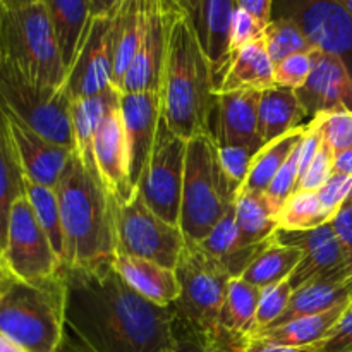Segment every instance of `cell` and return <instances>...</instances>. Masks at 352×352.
Returning <instances> with one entry per match:
<instances>
[{
  "mask_svg": "<svg viewBox=\"0 0 352 352\" xmlns=\"http://www.w3.org/2000/svg\"><path fill=\"white\" fill-rule=\"evenodd\" d=\"M65 325L98 352H158L177 347L175 313L138 294L112 261L64 268Z\"/></svg>",
  "mask_w": 352,
  "mask_h": 352,
  "instance_id": "6da1fadb",
  "label": "cell"
},
{
  "mask_svg": "<svg viewBox=\"0 0 352 352\" xmlns=\"http://www.w3.org/2000/svg\"><path fill=\"white\" fill-rule=\"evenodd\" d=\"M213 65L203 50L184 2L168 12L167 48L160 82L162 119L184 140L213 133L217 105Z\"/></svg>",
  "mask_w": 352,
  "mask_h": 352,
  "instance_id": "7a4b0ae2",
  "label": "cell"
},
{
  "mask_svg": "<svg viewBox=\"0 0 352 352\" xmlns=\"http://www.w3.org/2000/svg\"><path fill=\"white\" fill-rule=\"evenodd\" d=\"M55 191L64 230V268L112 261L117 254L116 201L76 151Z\"/></svg>",
  "mask_w": 352,
  "mask_h": 352,
  "instance_id": "3957f363",
  "label": "cell"
},
{
  "mask_svg": "<svg viewBox=\"0 0 352 352\" xmlns=\"http://www.w3.org/2000/svg\"><path fill=\"white\" fill-rule=\"evenodd\" d=\"M237 191L223 172L213 133L188 140L179 227L186 241L201 243L223 213L236 203Z\"/></svg>",
  "mask_w": 352,
  "mask_h": 352,
  "instance_id": "277c9868",
  "label": "cell"
},
{
  "mask_svg": "<svg viewBox=\"0 0 352 352\" xmlns=\"http://www.w3.org/2000/svg\"><path fill=\"white\" fill-rule=\"evenodd\" d=\"M0 60L34 82L64 86L67 71L43 2L10 6L0 0Z\"/></svg>",
  "mask_w": 352,
  "mask_h": 352,
  "instance_id": "5b68a950",
  "label": "cell"
},
{
  "mask_svg": "<svg viewBox=\"0 0 352 352\" xmlns=\"http://www.w3.org/2000/svg\"><path fill=\"white\" fill-rule=\"evenodd\" d=\"M64 272L45 284L12 280L0 294V332L28 352H55L65 332Z\"/></svg>",
  "mask_w": 352,
  "mask_h": 352,
  "instance_id": "8992f818",
  "label": "cell"
},
{
  "mask_svg": "<svg viewBox=\"0 0 352 352\" xmlns=\"http://www.w3.org/2000/svg\"><path fill=\"white\" fill-rule=\"evenodd\" d=\"M175 274L181 282V296L172 306L175 329L195 333L219 332L220 311L232 277L217 258L191 241H186Z\"/></svg>",
  "mask_w": 352,
  "mask_h": 352,
  "instance_id": "52a82bcc",
  "label": "cell"
},
{
  "mask_svg": "<svg viewBox=\"0 0 352 352\" xmlns=\"http://www.w3.org/2000/svg\"><path fill=\"white\" fill-rule=\"evenodd\" d=\"M0 107L47 140L76 151L72 98L65 86L34 82L0 60Z\"/></svg>",
  "mask_w": 352,
  "mask_h": 352,
  "instance_id": "ba28073f",
  "label": "cell"
},
{
  "mask_svg": "<svg viewBox=\"0 0 352 352\" xmlns=\"http://www.w3.org/2000/svg\"><path fill=\"white\" fill-rule=\"evenodd\" d=\"M0 263L14 280L28 284L55 280L64 272V263L38 223L26 195L17 198L10 208Z\"/></svg>",
  "mask_w": 352,
  "mask_h": 352,
  "instance_id": "9c48e42d",
  "label": "cell"
},
{
  "mask_svg": "<svg viewBox=\"0 0 352 352\" xmlns=\"http://www.w3.org/2000/svg\"><path fill=\"white\" fill-rule=\"evenodd\" d=\"M116 232L117 253L144 258L172 270L186 246L181 227L151 212L138 189L126 203L116 205Z\"/></svg>",
  "mask_w": 352,
  "mask_h": 352,
  "instance_id": "30bf717a",
  "label": "cell"
},
{
  "mask_svg": "<svg viewBox=\"0 0 352 352\" xmlns=\"http://www.w3.org/2000/svg\"><path fill=\"white\" fill-rule=\"evenodd\" d=\"M188 140L175 134L160 119L153 148L140 175L136 189L151 212L165 222L179 226Z\"/></svg>",
  "mask_w": 352,
  "mask_h": 352,
  "instance_id": "8fae6325",
  "label": "cell"
},
{
  "mask_svg": "<svg viewBox=\"0 0 352 352\" xmlns=\"http://www.w3.org/2000/svg\"><path fill=\"white\" fill-rule=\"evenodd\" d=\"M278 16L291 17L315 48L337 55L352 76V17L337 0H274Z\"/></svg>",
  "mask_w": 352,
  "mask_h": 352,
  "instance_id": "7c38bea8",
  "label": "cell"
},
{
  "mask_svg": "<svg viewBox=\"0 0 352 352\" xmlns=\"http://www.w3.org/2000/svg\"><path fill=\"white\" fill-rule=\"evenodd\" d=\"M275 241L284 246L298 248L302 253L298 267L289 277L292 291L323 278L352 277L346 253L340 246L332 222L309 230L277 229Z\"/></svg>",
  "mask_w": 352,
  "mask_h": 352,
  "instance_id": "4fadbf2b",
  "label": "cell"
},
{
  "mask_svg": "<svg viewBox=\"0 0 352 352\" xmlns=\"http://www.w3.org/2000/svg\"><path fill=\"white\" fill-rule=\"evenodd\" d=\"M113 17H89L65 76L64 86L71 98L96 96L113 88Z\"/></svg>",
  "mask_w": 352,
  "mask_h": 352,
  "instance_id": "5bb4252c",
  "label": "cell"
},
{
  "mask_svg": "<svg viewBox=\"0 0 352 352\" xmlns=\"http://www.w3.org/2000/svg\"><path fill=\"white\" fill-rule=\"evenodd\" d=\"M120 98V95H119ZM95 162L100 179L105 184L116 205H122L136 188L131 181L129 150L120 103L117 100L103 117L95 136Z\"/></svg>",
  "mask_w": 352,
  "mask_h": 352,
  "instance_id": "9a60e30c",
  "label": "cell"
},
{
  "mask_svg": "<svg viewBox=\"0 0 352 352\" xmlns=\"http://www.w3.org/2000/svg\"><path fill=\"white\" fill-rule=\"evenodd\" d=\"M294 91L306 116L352 112V76L346 62L329 52L316 48L311 74Z\"/></svg>",
  "mask_w": 352,
  "mask_h": 352,
  "instance_id": "2e32d148",
  "label": "cell"
},
{
  "mask_svg": "<svg viewBox=\"0 0 352 352\" xmlns=\"http://www.w3.org/2000/svg\"><path fill=\"white\" fill-rule=\"evenodd\" d=\"M3 113L24 179L48 188H57L74 150L47 140L7 110H3Z\"/></svg>",
  "mask_w": 352,
  "mask_h": 352,
  "instance_id": "e0dca14e",
  "label": "cell"
},
{
  "mask_svg": "<svg viewBox=\"0 0 352 352\" xmlns=\"http://www.w3.org/2000/svg\"><path fill=\"white\" fill-rule=\"evenodd\" d=\"M119 103L129 150L131 181L136 188L162 119L160 93H120Z\"/></svg>",
  "mask_w": 352,
  "mask_h": 352,
  "instance_id": "ac0fdd59",
  "label": "cell"
},
{
  "mask_svg": "<svg viewBox=\"0 0 352 352\" xmlns=\"http://www.w3.org/2000/svg\"><path fill=\"white\" fill-rule=\"evenodd\" d=\"M186 9L199 43L212 62L217 85V79L229 60L230 28L237 10V0H186Z\"/></svg>",
  "mask_w": 352,
  "mask_h": 352,
  "instance_id": "d6986e66",
  "label": "cell"
},
{
  "mask_svg": "<svg viewBox=\"0 0 352 352\" xmlns=\"http://www.w3.org/2000/svg\"><path fill=\"white\" fill-rule=\"evenodd\" d=\"M261 91L237 89L217 95V144H236L258 153L263 148L258 136V107Z\"/></svg>",
  "mask_w": 352,
  "mask_h": 352,
  "instance_id": "ffe728a7",
  "label": "cell"
},
{
  "mask_svg": "<svg viewBox=\"0 0 352 352\" xmlns=\"http://www.w3.org/2000/svg\"><path fill=\"white\" fill-rule=\"evenodd\" d=\"M112 265L129 287L153 305L174 306L181 296V282L172 268L119 253L113 256Z\"/></svg>",
  "mask_w": 352,
  "mask_h": 352,
  "instance_id": "44dd1931",
  "label": "cell"
},
{
  "mask_svg": "<svg viewBox=\"0 0 352 352\" xmlns=\"http://www.w3.org/2000/svg\"><path fill=\"white\" fill-rule=\"evenodd\" d=\"M274 85V62L268 55L265 40L244 45L229 55L226 69L217 82V91L229 93L237 89L265 91Z\"/></svg>",
  "mask_w": 352,
  "mask_h": 352,
  "instance_id": "7402d4cb",
  "label": "cell"
},
{
  "mask_svg": "<svg viewBox=\"0 0 352 352\" xmlns=\"http://www.w3.org/2000/svg\"><path fill=\"white\" fill-rule=\"evenodd\" d=\"M306 112L298 95L287 86H272L261 91L258 107V136L267 146L272 141L302 126Z\"/></svg>",
  "mask_w": 352,
  "mask_h": 352,
  "instance_id": "603a6c76",
  "label": "cell"
},
{
  "mask_svg": "<svg viewBox=\"0 0 352 352\" xmlns=\"http://www.w3.org/2000/svg\"><path fill=\"white\" fill-rule=\"evenodd\" d=\"M150 0H126L113 17V88L122 86L124 76L129 71L133 58L140 48L146 26Z\"/></svg>",
  "mask_w": 352,
  "mask_h": 352,
  "instance_id": "cb8c5ba5",
  "label": "cell"
},
{
  "mask_svg": "<svg viewBox=\"0 0 352 352\" xmlns=\"http://www.w3.org/2000/svg\"><path fill=\"white\" fill-rule=\"evenodd\" d=\"M349 301H352V277L323 278V280L311 282V284L302 285L301 289L292 292L284 315L267 329L284 325V323L302 318V316L325 313Z\"/></svg>",
  "mask_w": 352,
  "mask_h": 352,
  "instance_id": "d4e9b609",
  "label": "cell"
},
{
  "mask_svg": "<svg viewBox=\"0 0 352 352\" xmlns=\"http://www.w3.org/2000/svg\"><path fill=\"white\" fill-rule=\"evenodd\" d=\"M120 91L112 88L96 96L72 98V129H74L76 153L88 170L96 172L95 136L103 117L119 100Z\"/></svg>",
  "mask_w": 352,
  "mask_h": 352,
  "instance_id": "484cf974",
  "label": "cell"
},
{
  "mask_svg": "<svg viewBox=\"0 0 352 352\" xmlns=\"http://www.w3.org/2000/svg\"><path fill=\"white\" fill-rule=\"evenodd\" d=\"M352 301L336 306L325 313L318 315L302 316V318L292 320L284 325L274 327V329H265L261 332L254 333L253 337L263 339L267 342L278 344V346L291 347H309L322 342L327 336L333 330V327L340 322L346 309L349 308Z\"/></svg>",
  "mask_w": 352,
  "mask_h": 352,
  "instance_id": "4316f807",
  "label": "cell"
},
{
  "mask_svg": "<svg viewBox=\"0 0 352 352\" xmlns=\"http://www.w3.org/2000/svg\"><path fill=\"white\" fill-rule=\"evenodd\" d=\"M47 7L65 71H69L88 28L89 0H41Z\"/></svg>",
  "mask_w": 352,
  "mask_h": 352,
  "instance_id": "83f0119b",
  "label": "cell"
},
{
  "mask_svg": "<svg viewBox=\"0 0 352 352\" xmlns=\"http://www.w3.org/2000/svg\"><path fill=\"white\" fill-rule=\"evenodd\" d=\"M282 206L267 192L239 191L236 198V220L244 246L270 239L278 229Z\"/></svg>",
  "mask_w": 352,
  "mask_h": 352,
  "instance_id": "f1b7e54d",
  "label": "cell"
},
{
  "mask_svg": "<svg viewBox=\"0 0 352 352\" xmlns=\"http://www.w3.org/2000/svg\"><path fill=\"white\" fill-rule=\"evenodd\" d=\"M263 289L244 278H232L220 311V329L241 340H248L256 332V311Z\"/></svg>",
  "mask_w": 352,
  "mask_h": 352,
  "instance_id": "f546056e",
  "label": "cell"
},
{
  "mask_svg": "<svg viewBox=\"0 0 352 352\" xmlns=\"http://www.w3.org/2000/svg\"><path fill=\"white\" fill-rule=\"evenodd\" d=\"M24 195V175L10 138L6 113L0 107V253L3 250L10 208Z\"/></svg>",
  "mask_w": 352,
  "mask_h": 352,
  "instance_id": "4dcf8cb0",
  "label": "cell"
},
{
  "mask_svg": "<svg viewBox=\"0 0 352 352\" xmlns=\"http://www.w3.org/2000/svg\"><path fill=\"white\" fill-rule=\"evenodd\" d=\"M306 133V126L298 127V129L291 131V133L284 134L278 140L272 141L270 144L261 148L253 158V164H251L250 172H248V177L244 181L241 191H250V192H265L268 189V186L272 184L274 177L277 175V172L280 170L282 165L285 164V160L289 158V155L294 151V148L298 146L302 141Z\"/></svg>",
  "mask_w": 352,
  "mask_h": 352,
  "instance_id": "1f68e13d",
  "label": "cell"
},
{
  "mask_svg": "<svg viewBox=\"0 0 352 352\" xmlns=\"http://www.w3.org/2000/svg\"><path fill=\"white\" fill-rule=\"evenodd\" d=\"M301 256L302 253L298 248L284 246V244H278L277 241H274L251 263V267L244 272L241 278H244L246 282L260 289H267L270 285L280 284V282L287 280L291 277Z\"/></svg>",
  "mask_w": 352,
  "mask_h": 352,
  "instance_id": "d6a6232c",
  "label": "cell"
},
{
  "mask_svg": "<svg viewBox=\"0 0 352 352\" xmlns=\"http://www.w3.org/2000/svg\"><path fill=\"white\" fill-rule=\"evenodd\" d=\"M24 195L33 208L38 223L45 230L55 253L60 256L62 263H64V230H62L57 191L55 188H48V186H41L24 179Z\"/></svg>",
  "mask_w": 352,
  "mask_h": 352,
  "instance_id": "836d02e7",
  "label": "cell"
},
{
  "mask_svg": "<svg viewBox=\"0 0 352 352\" xmlns=\"http://www.w3.org/2000/svg\"><path fill=\"white\" fill-rule=\"evenodd\" d=\"M333 213L323 206L313 191H298L285 201L278 213V229L309 230L332 222Z\"/></svg>",
  "mask_w": 352,
  "mask_h": 352,
  "instance_id": "e575fe53",
  "label": "cell"
},
{
  "mask_svg": "<svg viewBox=\"0 0 352 352\" xmlns=\"http://www.w3.org/2000/svg\"><path fill=\"white\" fill-rule=\"evenodd\" d=\"M265 47L272 62L278 64L280 60L294 54H308L316 50L315 45L308 40L305 31L298 26L291 17L277 16L267 24L263 33Z\"/></svg>",
  "mask_w": 352,
  "mask_h": 352,
  "instance_id": "d590c367",
  "label": "cell"
},
{
  "mask_svg": "<svg viewBox=\"0 0 352 352\" xmlns=\"http://www.w3.org/2000/svg\"><path fill=\"white\" fill-rule=\"evenodd\" d=\"M198 244L206 251V253H210L219 261H223L226 258H229L230 254H234L236 251H239L241 248H244L236 220V203L223 213V217L220 219V222L213 227L212 232Z\"/></svg>",
  "mask_w": 352,
  "mask_h": 352,
  "instance_id": "8d00e7d4",
  "label": "cell"
},
{
  "mask_svg": "<svg viewBox=\"0 0 352 352\" xmlns=\"http://www.w3.org/2000/svg\"><path fill=\"white\" fill-rule=\"evenodd\" d=\"M174 332L177 342L175 349L179 352H244V344L248 342L230 336L223 329L213 333H195L174 327Z\"/></svg>",
  "mask_w": 352,
  "mask_h": 352,
  "instance_id": "74e56055",
  "label": "cell"
},
{
  "mask_svg": "<svg viewBox=\"0 0 352 352\" xmlns=\"http://www.w3.org/2000/svg\"><path fill=\"white\" fill-rule=\"evenodd\" d=\"M292 292L294 291H292L289 278L280 282V284L270 285V287L261 291L260 305H258L256 311V332L254 333L270 327L272 323H275L284 315L285 308H287L289 301H291Z\"/></svg>",
  "mask_w": 352,
  "mask_h": 352,
  "instance_id": "f35d334b",
  "label": "cell"
},
{
  "mask_svg": "<svg viewBox=\"0 0 352 352\" xmlns=\"http://www.w3.org/2000/svg\"><path fill=\"white\" fill-rule=\"evenodd\" d=\"M217 146H219V157L223 172L234 189L239 192L246 181L256 151L246 146H236V144H217Z\"/></svg>",
  "mask_w": 352,
  "mask_h": 352,
  "instance_id": "ab89813d",
  "label": "cell"
},
{
  "mask_svg": "<svg viewBox=\"0 0 352 352\" xmlns=\"http://www.w3.org/2000/svg\"><path fill=\"white\" fill-rule=\"evenodd\" d=\"M315 62V50L308 54H294L274 65V85L287 88H301L309 78Z\"/></svg>",
  "mask_w": 352,
  "mask_h": 352,
  "instance_id": "60d3db41",
  "label": "cell"
},
{
  "mask_svg": "<svg viewBox=\"0 0 352 352\" xmlns=\"http://www.w3.org/2000/svg\"><path fill=\"white\" fill-rule=\"evenodd\" d=\"M316 117V116H315ZM323 140L332 148L333 157L352 146V112L320 113Z\"/></svg>",
  "mask_w": 352,
  "mask_h": 352,
  "instance_id": "b9f144b4",
  "label": "cell"
},
{
  "mask_svg": "<svg viewBox=\"0 0 352 352\" xmlns=\"http://www.w3.org/2000/svg\"><path fill=\"white\" fill-rule=\"evenodd\" d=\"M299 155H301V143H299L298 146L294 148V151L289 155L285 164L282 165L280 170L277 172V175H275L274 181H272V184L268 186V189L265 191L280 206L285 205V201L294 195L296 188H298Z\"/></svg>",
  "mask_w": 352,
  "mask_h": 352,
  "instance_id": "7bdbcfd3",
  "label": "cell"
},
{
  "mask_svg": "<svg viewBox=\"0 0 352 352\" xmlns=\"http://www.w3.org/2000/svg\"><path fill=\"white\" fill-rule=\"evenodd\" d=\"M332 174H333V151L332 148L329 146V143L323 140L316 157L313 158L309 167L306 168L302 177L298 181L296 192L298 191L316 192L327 181H329Z\"/></svg>",
  "mask_w": 352,
  "mask_h": 352,
  "instance_id": "ee69618b",
  "label": "cell"
},
{
  "mask_svg": "<svg viewBox=\"0 0 352 352\" xmlns=\"http://www.w3.org/2000/svg\"><path fill=\"white\" fill-rule=\"evenodd\" d=\"M265 28L267 24H263L261 21H258L256 17H253L251 14H248L246 10L239 9L237 7L236 14H234L232 19V28H230V52L239 50L244 45L253 43V41L261 40L265 33Z\"/></svg>",
  "mask_w": 352,
  "mask_h": 352,
  "instance_id": "f6af8a7d",
  "label": "cell"
},
{
  "mask_svg": "<svg viewBox=\"0 0 352 352\" xmlns=\"http://www.w3.org/2000/svg\"><path fill=\"white\" fill-rule=\"evenodd\" d=\"M320 201L323 203L325 208H329L330 212L336 213L339 212L340 206L347 201V198L352 195V175L346 174H336L333 172L330 175L329 181L322 186V188L316 191Z\"/></svg>",
  "mask_w": 352,
  "mask_h": 352,
  "instance_id": "bcb514c9",
  "label": "cell"
},
{
  "mask_svg": "<svg viewBox=\"0 0 352 352\" xmlns=\"http://www.w3.org/2000/svg\"><path fill=\"white\" fill-rule=\"evenodd\" d=\"M313 347L322 352H352V302L332 332Z\"/></svg>",
  "mask_w": 352,
  "mask_h": 352,
  "instance_id": "7dc6e473",
  "label": "cell"
},
{
  "mask_svg": "<svg viewBox=\"0 0 352 352\" xmlns=\"http://www.w3.org/2000/svg\"><path fill=\"white\" fill-rule=\"evenodd\" d=\"M332 226L337 237H339L340 246H342L344 253H346L347 263H349L352 272V195L340 206L339 212L336 213V217L332 219Z\"/></svg>",
  "mask_w": 352,
  "mask_h": 352,
  "instance_id": "c3c4849f",
  "label": "cell"
},
{
  "mask_svg": "<svg viewBox=\"0 0 352 352\" xmlns=\"http://www.w3.org/2000/svg\"><path fill=\"white\" fill-rule=\"evenodd\" d=\"M237 7L246 10L263 24L274 19V0H237Z\"/></svg>",
  "mask_w": 352,
  "mask_h": 352,
  "instance_id": "681fc988",
  "label": "cell"
},
{
  "mask_svg": "<svg viewBox=\"0 0 352 352\" xmlns=\"http://www.w3.org/2000/svg\"><path fill=\"white\" fill-rule=\"evenodd\" d=\"M244 352H322L316 347H291V346H278V344L267 342L258 337H251L244 344Z\"/></svg>",
  "mask_w": 352,
  "mask_h": 352,
  "instance_id": "f907efd6",
  "label": "cell"
},
{
  "mask_svg": "<svg viewBox=\"0 0 352 352\" xmlns=\"http://www.w3.org/2000/svg\"><path fill=\"white\" fill-rule=\"evenodd\" d=\"M55 352H98L95 347L89 346L86 340H82L78 333L72 332L67 325H65L64 337H62L60 344L55 349Z\"/></svg>",
  "mask_w": 352,
  "mask_h": 352,
  "instance_id": "816d5d0a",
  "label": "cell"
},
{
  "mask_svg": "<svg viewBox=\"0 0 352 352\" xmlns=\"http://www.w3.org/2000/svg\"><path fill=\"white\" fill-rule=\"evenodd\" d=\"M126 0H89V12L93 17L116 16Z\"/></svg>",
  "mask_w": 352,
  "mask_h": 352,
  "instance_id": "f5cc1de1",
  "label": "cell"
},
{
  "mask_svg": "<svg viewBox=\"0 0 352 352\" xmlns=\"http://www.w3.org/2000/svg\"><path fill=\"white\" fill-rule=\"evenodd\" d=\"M333 172L352 175V146L333 157Z\"/></svg>",
  "mask_w": 352,
  "mask_h": 352,
  "instance_id": "db71d44e",
  "label": "cell"
},
{
  "mask_svg": "<svg viewBox=\"0 0 352 352\" xmlns=\"http://www.w3.org/2000/svg\"><path fill=\"white\" fill-rule=\"evenodd\" d=\"M0 352H28L23 346L12 340L10 337H7L6 333L0 332Z\"/></svg>",
  "mask_w": 352,
  "mask_h": 352,
  "instance_id": "11a10c76",
  "label": "cell"
},
{
  "mask_svg": "<svg viewBox=\"0 0 352 352\" xmlns=\"http://www.w3.org/2000/svg\"><path fill=\"white\" fill-rule=\"evenodd\" d=\"M12 280H14V278L10 277V275L7 274V272L3 270V268H0V294H2V292L6 291L7 287H9V284Z\"/></svg>",
  "mask_w": 352,
  "mask_h": 352,
  "instance_id": "9f6ffc18",
  "label": "cell"
},
{
  "mask_svg": "<svg viewBox=\"0 0 352 352\" xmlns=\"http://www.w3.org/2000/svg\"><path fill=\"white\" fill-rule=\"evenodd\" d=\"M2 2L10 3V6H28V3L41 2V0H2Z\"/></svg>",
  "mask_w": 352,
  "mask_h": 352,
  "instance_id": "6f0895ef",
  "label": "cell"
},
{
  "mask_svg": "<svg viewBox=\"0 0 352 352\" xmlns=\"http://www.w3.org/2000/svg\"><path fill=\"white\" fill-rule=\"evenodd\" d=\"M337 2H339L340 6H342L344 9H346L347 12H349V16L352 17V0H337Z\"/></svg>",
  "mask_w": 352,
  "mask_h": 352,
  "instance_id": "680465c9",
  "label": "cell"
},
{
  "mask_svg": "<svg viewBox=\"0 0 352 352\" xmlns=\"http://www.w3.org/2000/svg\"><path fill=\"white\" fill-rule=\"evenodd\" d=\"M158 352H179V351L175 349V347H167V349H162V351H158Z\"/></svg>",
  "mask_w": 352,
  "mask_h": 352,
  "instance_id": "91938a15",
  "label": "cell"
},
{
  "mask_svg": "<svg viewBox=\"0 0 352 352\" xmlns=\"http://www.w3.org/2000/svg\"><path fill=\"white\" fill-rule=\"evenodd\" d=\"M0 268H2V263H0Z\"/></svg>",
  "mask_w": 352,
  "mask_h": 352,
  "instance_id": "94428289",
  "label": "cell"
}]
</instances>
